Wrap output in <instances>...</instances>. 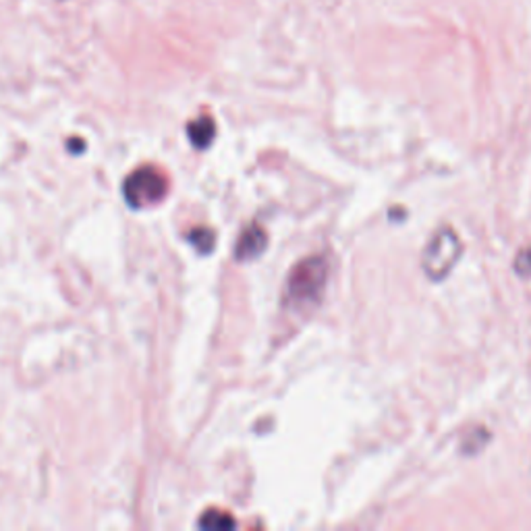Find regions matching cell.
Masks as SVG:
<instances>
[{
	"label": "cell",
	"mask_w": 531,
	"mask_h": 531,
	"mask_svg": "<svg viewBox=\"0 0 531 531\" xmlns=\"http://www.w3.org/2000/svg\"><path fill=\"white\" fill-rule=\"evenodd\" d=\"M328 281V264L324 257L312 256L301 260L286 278V299L295 307L318 304Z\"/></svg>",
	"instance_id": "obj_1"
},
{
	"label": "cell",
	"mask_w": 531,
	"mask_h": 531,
	"mask_svg": "<svg viewBox=\"0 0 531 531\" xmlns=\"http://www.w3.org/2000/svg\"><path fill=\"white\" fill-rule=\"evenodd\" d=\"M463 256V243L453 228L444 227L436 231L421 254V270L430 281L440 283L447 278Z\"/></svg>",
	"instance_id": "obj_2"
},
{
	"label": "cell",
	"mask_w": 531,
	"mask_h": 531,
	"mask_svg": "<svg viewBox=\"0 0 531 531\" xmlns=\"http://www.w3.org/2000/svg\"><path fill=\"white\" fill-rule=\"evenodd\" d=\"M169 191V179L154 167H141L125 179L123 196L131 208H148L160 202Z\"/></svg>",
	"instance_id": "obj_3"
},
{
	"label": "cell",
	"mask_w": 531,
	"mask_h": 531,
	"mask_svg": "<svg viewBox=\"0 0 531 531\" xmlns=\"http://www.w3.org/2000/svg\"><path fill=\"white\" fill-rule=\"evenodd\" d=\"M266 246H268V235L262 227L251 225L241 233L239 241L235 246V257L239 262H251L264 254Z\"/></svg>",
	"instance_id": "obj_4"
},
{
	"label": "cell",
	"mask_w": 531,
	"mask_h": 531,
	"mask_svg": "<svg viewBox=\"0 0 531 531\" xmlns=\"http://www.w3.org/2000/svg\"><path fill=\"white\" fill-rule=\"evenodd\" d=\"M214 133H217V127H214V121L210 117H202L189 125V140L199 150L210 146Z\"/></svg>",
	"instance_id": "obj_5"
},
{
	"label": "cell",
	"mask_w": 531,
	"mask_h": 531,
	"mask_svg": "<svg viewBox=\"0 0 531 531\" xmlns=\"http://www.w3.org/2000/svg\"><path fill=\"white\" fill-rule=\"evenodd\" d=\"M199 526L210 527V529H225V527H233L235 521L228 513L208 511V513H204L202 519H199Z\"/></svg>",
	"instance_id": "obj_6"
},
{
	"label": "cell",
	"mask_w": 531,
	"mask_h": 531,
	"mask_svg": "<svg viewBox=\"0 0 531 531\" xmlns=\"http://www.w3.org/2000/svg\"><path fill=\"white\" fill-rule=\"evenodd\" d=\"M488 438H490V434H488V430H484V428L473 430V432H469L468 436H465V440L461 444L463 453H476V450H479L484 447Z\"/></svg>",
	"instance_id": "obj_7"
},
{
	"label": "cell",
	"mask_w": 531,
	"mask_h": 531,
	"mask_svg": "<svg viewBox=\"0 0 531 531\" xmlns=\"http://www.w3.org/2000/svg\"><path fill=\"white\" fill-rule=\"evenodd\" d=\"M513 268L521 278H531V243L526 247H521L513 262Z\"/></svg>",
	"instance_id": "obj_8"
},
{
	"label": "cell",
	"mask_w": 531,
	"mask_h": 531,
	"mask_svg": "<svg viewBox=\"0 0 531 531\" xmlns=\"http://www.w3.org/2000/svg\"><path fill=\"white\" fill-rule=\"evenodd\" d=\"M206 239H214V235L210 231H196L191 235V241L196 243V247L199 251H210L212 243H206Z\"/></svg>",
	"instance_id": "obj_9"
}]
</instances>
